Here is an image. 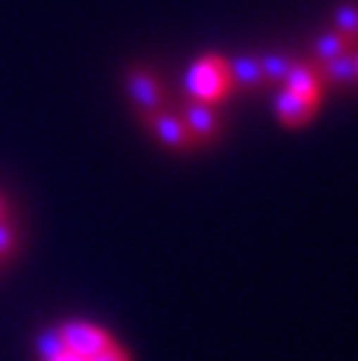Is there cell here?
Instances as JSON below:
<instances>
[{"mask_svg": "<svg viewBox=\"0 0 358 361\" xmlns=\"http://www.w3.org/2000/svg\"><path fill=\"white\" fill-rule=\"evenodd\" d=\"M34 361H132V353L104 324L68 316L34 336Z\"/></svg>", "mask_w": 358, "mask_h": 361, "instance_id": "1", "label": "cell"}, {"mask_svg": "<svg viewBox=\"0 0 358 361\" xmlns=\"http://www.w3.org/2000/svg\"><path fill=\"white\" fill-rule=\"evenodd\" d=\"M324 96V71L293 62L285 68V85L273 99V113L285 127H304Z\"/></svg>", "mask_w": 358, "mask_h": 361, "instance_id": "2", "label": "cell"}, {"mask_svg": "<svg viewBox=\"0 0 358 361\" xmlns=\"http://www.w3.org/2000/svg\"><path fill=\"white\" fill-rule=\"evenodd\" d=\"M234 87H237L234 65L220 54H203L189 65L183 76V90L189 102H197L206 107H217L220 102H226L234 93Z\"/></svg>", "mask_w": 358, "mask_h": 361, "instance_id": "3", "label": "cell"}, {"mask_svg": "<svg viewBox=\"0 0 358 361\" xmlns=\"http://www.w3.org/2000/svg\"><path fill=\"white\" fill-rule=\"evenodd\" d=\"M138 118H141V124H144L163 147H169V149H175V152H189V149L200 147L197 138L189 133L186 121L180 118V113H172L166 104L158 107V110H152V113H147V116H138Z\"/></svg>", "mask_w": 358, "mask_h": 361, "instance_id": "4", "label": "cell"}, {"mask_svg": "<svg viewBox=\"0 0 358 361\" xmlns=\"http://www.w3.org/2000/svg\"><path fill=\"white\" fill-rule=\"evenodd\" d=\"M127 96L138 116H147L158 107H163V85L155 71L149 68H130L127 73Z\"/></svg>", "mask_w": 358, "mask_h": 361, "instance_id": "5", "label": "cell"}, {"mask_svg": "<svg viewBox=\"0 0 358 361\" xmlns=\"http://www.w3.org/2000/svg\"><path fill=\"white\" fill-rule=\"evenodd\" d=\"M20 245H23V223L17 206L8 197V192L0 186V274L17 259Z\"/></svg>", "mask_w": 358, "mask_h": 361, "instance_id": "6", "label": "cell"}, {"mask_svg": "<svg viewBox=\"0 0 358 361\" xmlns=\"http://www.w3.org/2000/svg\"><path fill=\"white\" fill-rule=\"evenodd\" d=\"M352 73H355V79H358V51H355V56H352Z\"/></svg>", "mask_w": 358, "mask_h": 361, "instance_id": "7", "label": "cell"}]
</instances>
